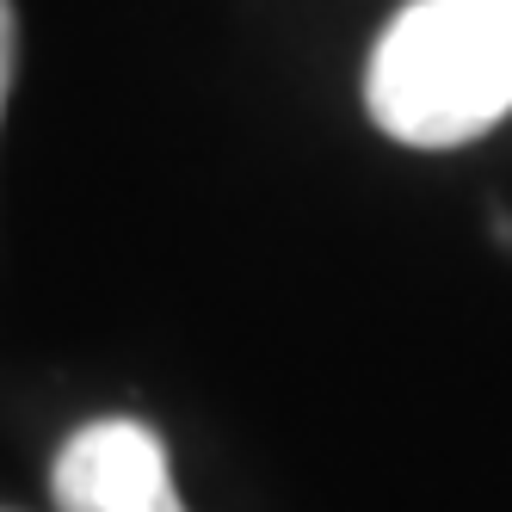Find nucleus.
Returning <instances> with one entry per match:
<instances>
[{
    "mask_svg": "<svg viewBox=\"0 0 512 512\" xmlns=\"http://www.w3.org/2000/svg\"><path fill=\"white\" fill-rule=\"evenodd\" d=\"M364 105L408 149H457L512 112V0H408L364 68Z\"/></svg>",
    "mask_w": 512,
    "mask_h": 512,
    "instance_id": "1",
    "label": "nucleus"
},
{
    "mask_svg": "<svg viewBox=\"0 0 512 512\" xmlns=\"http://www.w3.org/2000/svg\"><path fill=\"white\" fill-rule=\"evenodd\" d=\"M50 494L62 512H186L167 445L142 420H87L56 451Z\"/></svg>",
    "mask_w": 512,
    "mask_h": 512,
    "instance_id": "2",
    "label": "nucleus"
},
{
    "mask_svg": "<svg viewBox=\"0 0 512 512\" xmlns=\"http://www.w3.org/2000/svg\"><path fill=\"white\" fill-rule=\"evenodd\" d=\"M13 56H19V19L13 0H0V112H7V87H13Z\"/></svg>",
    "mask_w": 512,
    "mask_h": 512,
    "instance_id": "3",
    "label": "nucleus"
}]
</instances>
